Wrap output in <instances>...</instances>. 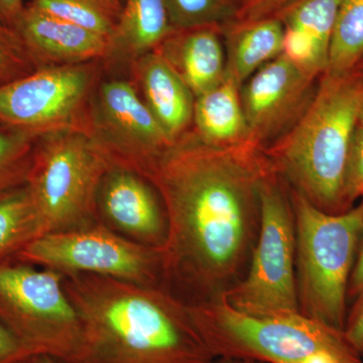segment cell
<instances>
[{"label": "cell", "instance_id": "cell-1", "mask_svg": "<svg viewBox=\"0 0 363 363\" xmlns=\"http://www.w3.org/2000/svg\"><path fill=\"white\" fill-rule=\"evenodd\" d=\"M274 172L252 143L217 147L194 130L138 172L166 214L162 285L186 304L216 300L245 276L259 234L260 188Z\"/></svg>", "mask_w": 363, "mask_h": 363}, {"label": "cell", "instance_id": "cell-2", "mask_svg": "<svg viewBox=\"0 0 363 363\" xmlns=\"http://www.w3.org/2000/svg\"><path fill=\"white\" fill-rule=\"evenodd\" d=\"M64 289L80 320V339L61 363H212L189 306L164 286L70 274Z\"/></svg>", "mask_w": 363, "mask_h": 363}, {"label": "cell", "instance_id": "cell-3", "mask_svg": "<svg viewBox=\"0 0 363 363\" xmlns=\"http://www.w3.org/2000/svg\"><path fill=\"white\" fill-rule=\"evenodd\" d=\"M362 95L360 69L325 72L302 116L264 150L272 168L292 191L327 213L350 209L344 188Z\"/></svg>", "mask_w": 363, "mask_h": 363}, {"label": "cell", "instance_id": "cell-4", "mask_svg": "<svg viewBox=\"0 0 363 363\" xmlns=\"http://www.w3.org/2000/svg\"><path fill=\"white\" fill-rule=\"evenodd\" d=\"M188 306L215 357L266 363H363L342 331L300 312L255 316L238 311L223 298Z\"/></svg>", "mask_w": 363, "mask_h": 363}, {"label": "cell", "instance_id": "cell-5", "mask_svg": "<svg viewBox=\"0 0 363 363\" xmlns=\"http://www.w3.org/2000/svg\"><path fill=\"white\" fill-rule=\"evenodd\" d=\"M296 228V279L300 312L342 331L348 285L363 230V199L327 213L290 191Z\"/></svg>", "mask_w": 363, "mask_h": 363}, {"label": "cell", "instance_id": "cell-6", "mask_svg": "<svg viewBox=\"0 0 363 363\" xmlns=\"http://www.w3.org/2000/svg\"><path fill=\"white\" fill-rule=\"evenodd\" d=\"M113 167L92 136L61 131L38 138L25 187L37 214L40 238L100 221L98 191Z\"/></svg>", "mask_w": 363, "mask_h": 363}, {"label": "cell", "instance_id": "cell-7", "mask_svg": "<svg viewBox=\"0 0 363 363\" xmlns=\"http://www.w3.org/2000/svg\"><path fill=\"white\" fill-rule=\"evenodd\" d=\"M283 182L274 171L262 183L259 234L247 271L240 283L220 297L245 314L272 316L300 312L295 216Z\"/></svg>", "mask_w": 363, "mask_h": 363}, {"label": "cell", "instance_id": "cell-8", "mask_svg": "<svg viewBox=\"0 0 363 363\" xmlns=\"http://www.w3.org/2000/svg\"><path fill=\"white\" fill-rule=\"evenodd\" d=\"M99 61L42 67L0 86V128L40 138L61 131L93 138Z\"/></svg>", "mask_w": 363, "mask_h": 363}, {"label": "cell", "instance_id": "cell-9", "mask_svg": "<svg viewBox=\"0 0 363 363\" xmlns=\"http://www.w3.org/2000/svg\"><path fill=\"white\" fill-rule=\"evenodd\" d=\"M64 276L33 264H0V321L35 355L65 362L77 348L80 320Z\"/></svg>", "mask_w": 363, "mask_h": 363}, {"label": "cell", "instance_id": "cell-10", "mask_svg": "<svg viewBox=\"0 0 363 363\" xmlns=\"http://www.w3.org/2000/svg\"><path fill=\"white\" fill-rule=\"evenodd\" d=\"M18 262L70 274H95L145 286L162 285L161 255L102 222L47 234L16 255Z\"/></svg>", "mask_w": 363, "mask_h": 363}, {"label": "cell", "instance_id": "cell-11", "mask_svg": "<svg viewBox=\"0 0 363 363\" xmlns=\"http://www.w3.org/2000/svg\"><path fill=\"white\" fill-rule=\"evenodd\" d=\"M93 138L112 164L138 172L171 145L130 81L111 79L93 97Z\"/></svg>", "mask_w": 363, "mask_h": 363}, {"label": "cell", "instance_id": "cell-12", "mask_svg": "<svg viewBox=\"0 0 363 363\" xmlns=\"http://www.w3.org/2000/svg\"><path fill=\"white\" fill-rule=\"evenodd\" d=\"M318 80L284 52L248 78L240 100L250 142L264 150L285 135L311 101Z\"/></svg>", "mask_w": 363, "mask_h": 363}, {"label": "cell", "instance_id": "cell-13", "mask_svg": "<svg viewBox=\"0 0 363 363\" xmlns=\"http://www.w3.org/2000/svg\"><path fill=\"white\" fill-rule=\"evenodd\" d=\"M100 221L128 240L160 250L167 219L157 191L135 172L113 166L98 191Z\"/></svg>", "mask_w": 363, "mask_h": 363}, {"label": "cell", "instance_id": "cell-14", "mask_svg": "<svg viewBox=\"0 0 363 363\" xmlns=\"http://www.w3.org/2000/svg\"><path fill=\"white\" fill-rule=\"evenodd\" d=\"M14 30L39 68L101 61L108 52L106 38L30 6Z\"/></svg>", "mask_w": 363, "mask_h": 363}, {"label": "cell", "instance_id": "cell-15", "mask_svg": "<svg viewBox=\"0 0 363 363\" xmlns=\"http://www.w3.org/2000/svg\"><path fill=\"white\" fill-rule=\"evenodd\" d=\"M342 0H292L274 16L285 28L284 54L320 78L327 71L339 6Z\"/></svg>", "mask_w": 363, "mask_h": 363}, {"label": "cell", "instance_id": "cell-16", "mask_svg": "<svg viewBox=\"0 0 363 363\" xmlns=\"http://www.w3.org/2000/svg\"><path fill=\"white\" fill-rule=\"evenodd\" d=\"M130 69L138 94L169 140L175 142L193 123L192 91L156 51L136 59Z\"/></svg>", "mask_w": 363, "mask_h": 363}, {"label": "cell", "instance_id": "cell-17", "mask_svg": "<svg viewBox=\"0 0 363 363\" xmlns=\"http://www.w3.org/2000/svg\"><path fill=\"white\" fill-rule=\"evenodd\" d=\"M219 26L176 30L155 51L166 60L195 98L226 75V54Z\"/></svg>", "mask_w": 363, "mask_h": 363}, {"label": "cell", "instance_id": "cell-18", "mask_svg": "<svg viewBox=\"0 0 363 363\" xmlns=\"http://www.w3.org/2000/svg\"><path fill=\"white\" fill-rule=\"evenodd\" d=\"M174 32L164 0H125L104 60L131 64Z\"/></svg>", "mask_w": 363, "mask_h": 363}, {"label": "cell", "instance_id": "cell-19", "mask_svg": "<svg viewBox=\"0 0 363 363\" xmlns=\"http://www.w3.org/2000/svg\"><path fill=\"white\" fill-rule=\"evenodd\" d=\"M225 40L226 74L242 86L262 66L284 52L285 28L277 16L233 21L222 26Z\"/></svg>", "mask_w": 363, "mask_h": 363}, {"label": "cell", "instance_id": "cell-20", "mask_svg": "<svg viewBox=\"0 0 363 363\" xmlns=\"http://www.w3.org/2000/svg\"><path fill=\"white\" fill-rule=\"evenodd\" d=\"M194 131L203 142L217 147L252 143L240 100V86L229 75L195 98Z\"/></svg>", "mask_w": 363, "mask_h": 363}, {"label": "cell", "instance_id": "cell-21", "mask_svg": "<svg viewBox=\"0 0 363 363\" xmlns=\"http://www.w3.org/2000/svg\"><path fill=\"white\" fill-rule=\"evenodd\" d=\"M363 59V0H342L332 35L328 68L332 74L354 70Z\"/></svg>", "mask_w": 363, "mask_h": 363}, {"label": "cell", "instance_id": "cell-22", "mask_svg": "<svg viewBox=\"0 0 363 363\" xmlns=\"http://www.w3.org/2000/svg\"><path fill=\"white\" fill-rule=\"evenodd\" d=\"M40 238L37 214L25 186L0 200V260Z\"/></svg>", "mask_w": 363, "mask_h": 363}, {"label": "cell", "instance_id": "cell-23", "mask_svg": "<svg viewBox=\"0 0 363 363\" xmlns=\"http://www.w3.org/2000/svg\"><path fill=\"white\" fill-rule=\"evenodd\" d=\"M245 0H164L169 21L175 30L233 23Z\"/></svg>", "mask_w": 363, "mask_h": 363}, {"label": "cell", "instance_id": "cell-24", "mask_svg": "<svg viewBox=\"0 0 363 363\" xmlns=\"http://www.w3.org/2000/svg\"><path fill=\"white\" fill-rule=\"evenodd\" d=\"M26 6L82 26L108 40L118 18L100 0H28Z\"/></svg>", "mask_w": 363, "mask_h": 363}, {"label": "cell", "instance_id": "cell-25", "mask_svg": "<svg viewBox=\"0 0 363 363\" xmlns=\"http://www.w3.org/2000/svg\"><path fill=\"white\" fill-rule=\"evenodd\" d=\"M37 138L0 128V200L26 185Z\"/></svg>", "mask_w": 363, "mask_h": 363}, {"label": "cell", "instance_id": "cell-26", "mask_svg": "<svg viewBox=\"0 0 363 363\" xmlns=\"http://www.w3.org/2000/svg\"><path fill=\"white\" fill-rule=\"evenodd\" d=\"M39 69L18 33L0 23V86Z\"/></svg>", "mask_w": 363, "mask_h": 363}, {"label": "cell", "instance_id": "cell-27", "mask_svg": "<svg viewBox=\"0 0 363 363\" xmlns=\"http://www.w3.org/2000/svg\"><path fill=\"white\" fill-rule=\"evenodd\" d=\"M344 194L350 208L363 199V128L360 125H357L351 142Z\"/></svg>", "mask_w": 363, "mask_h": 363}, {"label": "cell", "instance_id": "cell-28", "mask_svg": "<svg viewBox=\"0 0 363 363\" xmlns=\"http://www.w3.org/2000/svg\"><path fill=\"white\" fill-rule=\"evenodd\" d=\"M344 337L351 347L363 355V291L354 298L352 307L348 310L345 326L343 329Z\"/></svg>", "mask_w": 363, "mask_h": 363}, {"label": "cell", "instance_id": "cell-29", "mask_svg": "<svg viewBox=\"0 0 363 363\" xmlns=\"http://www.w3.org/2000/svg\"><path fill=\"white\" fill-rule=\"evenodd\" d=\"M292 0H245L235 21H255L278 13Z\"/></svg>", "mask_w": 363, "mask_h": 363}, {"label": "cell", "instance_id": "cell-30", "mask_svg": "<svg viewBox=\"0 0 363 363\" xmlns=\"http://www.w3.org/2000/svg\"><path fill=\"white\" fill-rule=\"evenodd\" d=\"M33 357L13 332L0 321V363H16Z\"/></svg>", "mask_w": 363, "mask_h": 363}, {"label": "cell", "instance_id": "cell-31", "mask_svg": "<svg viewBox=\"0 0 363 363\" xmlns=\"http://www.w3.org/2000/svg\"><path fill=\"white\" fill-rule=\"evenodd\" d=\"M26 4V0H0V23L14 30Z\"/></svg>", "mask_w": 363, "mask_h": 363}, {"label": "cell", "instance_id": "cell-32", "mask_svg": "<svg viewBox=\"0 0 363 363\" xmlns=\"http://www.w3.org/2000/svg\"><path fill=\"white\" fill-rule=\"evenodd\" d=\"M363 291V230L348 285V300H354Z\"/></svg>", "mask_w": 363, "mask_h": 363}, {"label": "cell", "instance_id": "cell-33", "mask_svg": "<svg viewBox=\"0 0 363 363\" xmlns=\"http://www.w3.org/2000/svg\"><path fill=\"white\" fill-rule=\"evenodd\" d=\"M212 363H266L257 360L247 359V358L238 357H215Z\"/></svg>", "mask_w": 363, "mask_h": 363}, {"label": "cell", "instance_id": "cell-34", "mask_svg": "<svg viewBox=\"0 0 363 363\" xmlns=\"http://www.w3.org/2000/svg\"><path fill=\"white\" fill-rule=\"evenodd\" d=\"M100 1H101L109 11L116 13L117 16L121 13V7H123L121 0H100Z\"/></svg>", "mask_w": 363, "mask_h": 363}, {"label": "cell", "instance_id": "cell-35", "mask_svg": "<svg viewBox=\"0 0 363 363\" xmlns=\"http://www.w3.org/2000/svg\"><path fill=\"white\" fill-rule=\"evenodd\" d=\"M28 363H59L54 358L48 357V355H35V357L28 358Z\"/></svg>", "mask_w": 363, "mask_h": 363}, {"label": "cell", "instance_id": "cell-36", "mask_svg": "<svg viewBox=\"0 0 363 363\" xmlns=\"http://www.w3.org/2000/svg\"><path fill=\"white\" fill-rule=\"evenodd\" d=\"M358 125L362 126L363 128V95L362 104H360L359 114H358Z\"/></svg>", "mask_w": 363, "mask_h": 363}, {"label": "cell", "instance_id": "cell-37", "mask_svg": "<svg viewBox=\"0 0 363 363\" xmlns=\"http://www.w3.org/2000/svg\"><path fill=\"white\" fill-rule=\"evenodd\" d=\"M357 68L363 71V59L362 60V62H360L359 65L357 66Z\"/></svg>", "mask_w": 363, "mask_h": 363}, {"label": "cell", "instance_id": "cell-38", "mask_svg": "<svg viewBox=\"0 0 363 363\" xmlns=\"http://www.w3.org/2000/svg\"><path fill=\"white\" fill-rule=\"evenodd\" d=\"M16 363H28V360H23V362H18Z\"/></svg>", "mask_w": 363, "mask_h": 363}, {"label": "cell", "instance_id": "cell-39", "mask_svg": "<svg viewBox=\"0 0 363 363\" xmlns=\"http://www.w3.org/2000/svg\"><path fill=\"white\" fill-rule=\"evenodd\" d=\"M362 358H363V355H362Z\"/></svg>", "mask_w": 363, "mask_h": 363}]
</instances>
